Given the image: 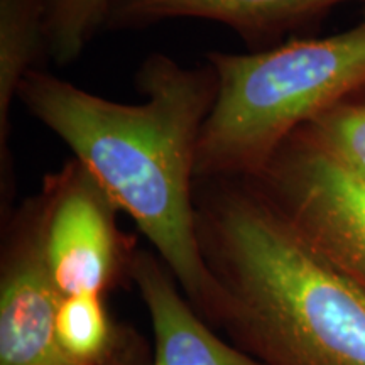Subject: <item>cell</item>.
I'll return each instance as SVG.
<instances>
[{"label":"cell","mask_w":365,"mask_h":365,"mask_svg":"<svg viewBox=\"0 0 365 365\" xmlns=\"http://www.w3.org/2000/svg\"><path fill=\"white\" fill-rule=\"evenodd\" d=\"M144 102L122 103L31 70L17 98L56 134L118 212L129 215L196 312L218 327L222 294L196 222V153L217 97L213 68L150 54L135 75Z\"/></svg>","instance_id":"6da1fadb"},{"label":"cell","mask_w":365,"mask_h":365,"mask_svg":"<svg viewBox=\"0 0 365 365\" xmlns=\"http://www.w3.org/2000/svg\"><path fill=\"white\" fill-rule=\"evenodd\" d=\"M196 195L218 327L262 365H365V291L327 262L249 181Z\"/></svg>","instance_id":"7a4b0ae2"},{"label":"cell","mask_w":365,"mask_h":365,"mask_svg":"<svg viewBox=\"0 0 365 365\" xmlns=\"http://www.w3.org/2000/svg\"><path fill=\"white\" fill-rule=\"evenodd\" d=\"M213 102L196 153V180L245 181L291 135L365 85V22L249 54L210 53Z\"/></svg>","instance_id":"3957f363"},{"label":"cell","mask_w":365,"mask_h":365,"mask_svg":"<svg viewBox=\"0 0 365 365\" xmlns=\"http://www.w3.org/2000/svg\"><path fill=\"white\" fill-rule=\"evenodd\" d=\"M249 181L287 227L365 291V180L296 132Z\"/></svg>","instance_id":"277c9868"},{"label":"cell","mask_w":365,"mask_h":365,"mask_svg":"<svg viewBox=\"0 0 365 365\" xmlns=\"http://www.w3.org/2000/svg\"><path fill=\"white\" fill-rule=\"evenodd\" d=\"M46 257L61 296L107 294L129 277L135 249L118 230V208L76 159L46 176Z\"/></svg>","instance_id":"5b68a950"},{"label":"cell","mask_w":365,"mask_h":365,"mask_svg":"<svg viewBox=\"0 0 365 365\" xmlns=\"http://www.w3.org/2000/svg\"><path fill=\"white\" fill-rule=\"evenodd\" d=\"M43 195L26 200L4 227L0 257V365H73L56 339L63 296L46 257Z\"/></svg>","instance_id":"8992f818"},{"label":"cell","mask_w":365,"mask_h":365,"mask_svg":"<svg viewBox=\"0 0 365 365\" xmlns=\"http://www.w3.org/2000/svg\"><path fill=\"white\" fill-rule=\"evenodd\" d=\"M129 279L150 319V365H262L213 331L156 252L135 250Z\"/></svg>","instance_id":"52a82bcc"},{"label":"cell","mask_w":365,"mask_h":365,"mask_svg":"<svg viewBox=\"0 0 365 365\" xmlns=\"http://www.w3.org/2000/svg\"><path fill=\"white\" fill-rule=\"evenodd\" d=\"M346 0H115L107 26L137 29L170 19H207L262 38ZM365 2V0H362Z\"/></svg>","instance_id":"ba28073f"},{"label":"cell","mask_w":365,"mask_h":365,"mask_svg":"<svg viewBox=\"0 0 365 365\" xmlns=\"http://www.w3.org/2000/svg\"><path fill=\"white\" fill-rule=\"evenodd\" d=\"M46 0H0V170H9L11 108L44 48ZM11 173V170H9Z\"/></svg>","instance_id":"9c48e42d"},{"label":"cell","mask_w":365,"mask_h":365,"mask_svg":"<svg viewBox=\"0 0 365 365\" xmlns=\"http://www.w3.org/2000/svg\"><path fill=\"white\" fill-rule=\"evenodd\" d=\"M120 323L108 313L103 294L63 296L56 317V339L73 365H102L115 344Z\"/></svg>","instance_id":"30bf717a"},{"label":"cell","mask_w":365,"mask_h":365,"mask_svg":"<svg viewBox=\"0 0 365 365\" xmlns=\"http://www.w3.org/2000/svg\"><path fill=\"white\" fill-rule=\"evenodd\" d=\"M115 0H46L44 48L58 65L80 58L86 44L107 24Z\"/></svg>","instance_id":"8fae6325"},{"label":"cell","mask_w":365,"mask_h":365,"mask_svg":"<svg viewBox=\"0 0 365 365\" xmlns=\"http://www.w3.org/2000/svg\"><path fill=\"white\" fill-rule=\"evenodd\" d=\"M299 132L365 180V85Z\"/></svg>","instance_id":"7c38bea8"},{"label":"cell","mask_w":365,"mask_h":365,"mask_svg":"<svg viewBox=\"0 0 365 365\" xmlns=\"http://www.w3.org/2000/svg\"><path fill=\"white\" fill-rule=\"evenodd\" d=\"M153 349L135 328L120 325L112 352L102 365H150Z\"/></svg>","instance_id":"4fadbf2b"}]
</instances>
